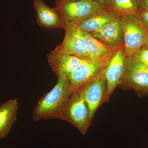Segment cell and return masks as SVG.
I'll use <instances>...</instances> for the list:
<instances>
[{
	"mask_svg": "<svg viewBox=\"0 0 148 148\" xmlns=\"http://www.w3.org/2000/svg\"><path fill=\"white\" fill-rule=\"evenodd\" d=\"M54 87L37 103L32 112L34 121L58 119L75 91L68 77L59 76Z\"/></svg>",
	"mask_w": 148,
	"mask_h": 148,
	"instance_id": "6da1fadb",
	"label": "cell"
},
{
	"mask_svg": "<svg viewBox=\"0 0 148 148\" xmlns=\"http://www.w3.org/2000/svg\"><path fill=\"white\" fill-rule=\"evenodd\" d=\"M58 119L70 123L85 135L92 121L82 87L74 91Z\"/></svg>",
	"mask_w": 148,
	"mask_h": 148,
	"instance_id": "7a4b0ae2",
	"label": "cell"
},
{
	"mask_svg": "<svg viewBox=\"0 0 148 148\" xmlns=\"http://www.w3.org/2000/svg\"><path fill=\"white\" fill-rule=\"evenodd\" d=\"M119 86L134 90L139 96L148 95V66L139 60L136 54L126 57Z\"/></svg>",
	"mask_w": 148,
	"mask_h": 148,
	"instance_id": "3957f363",
	"label": "cell"
},
{
	"mask_svg": "<svg viewBox=\"0 0 148 148\" xmlns=\"http://www.w3.org/2000/svg\"><path fill=\"white\" fill-rule=\"evenodd\" d=\"M122 27L126 57L138 52L145 45L148 30L135 15L121 14Z\"/></svg>",
	"mask_w": 148,
	"mask_h": 148,
	"instance_id": "277c9868",
	"label": "cell"
},
{
	"mask_svg": "<svg viewBox=\"0 0 148 148\" xmlns=\"http://www.w3.org/2000/svg\"><path fill=\"white\" fill-rule=\"evenodd\" d=\"M55 8L61 15L64 25L68 23L78 25L102 9L100 5L93 0L71 2L57 0Z\"/></svg>",
	"mask_w": 148,
	"mask_h": 148,
	"instance_id": "5b68a950",
	"label": "cell"
},
{
	"mask_svg": "<svg viewBox=\"0 0 148 148\" xmlns=\"http://www.w3.org/2000/svg\"><path fill=\"white\" fill-rule=\"evenodd\" d=\"M64 29L65 30L64 39L53 51L84 59L89 58L85 48L81 29L77 25L73 23L65 24Z\"/></svg>",
	"mask_w": 148,
	"mask_h": 148,
	"instance_id": "8992f818",
	"label": "cell"
},
{
	"mask_svg": "<svg viewBox=\"0 0 148 148\" xmlns=\"http://www.w3.org/2000/svg\"><path fill=\"white\" fill-rule=\"evenodd\" d=\"M109 61L86 59L68 77L75 90L83 87L90 82L106 68Z\"/></svg>",
	"mask_w": 148,
	"mask_h": 148,
	"instance_id": "52a82bcc",
	"label": "cell"
},
{
	"mask_svg": "<svg viewBox=\"0 0 148 148\" xmlns=\"http://www.w3.org/2000/svg\"><path fill=\"white\" fill-rule=\"evenodd\" d=\"M105 69L94 79L82 87L92 120L99 107L106 103L108 86Z\"/></svg>",
	"mask_w": 148,
	"mask_h": 148,
	"instance_id": "ba28073f",
	"label": "cell"
},
{
	"mask_svg": "<svg viewBox=\"0 0 148 148\" xmlns=\"http://www.w3.org/2000/svg\"><path fill=\"white\" fill-rule=\"evenodd\" d=\"M126 58L124 47L116 51L106 66L105 70L108 86L106 103L109 102L114 91L119 84L124 71Z\"/></svg>",
	"mask_w": 148,
	"mask_h": 148,
	"instance_id": "9c48e42d",
	"label": "cell"
},
{
	"mask_svg": "<svg viewBox=\"0 0 148 148\" xmlns=\"http://www.w3.org/2000/svg\"><path fill=\"white\" fill-rule=\"evenodd\" d=\"M95 38L107 46L119 50L124 47L121 25V14L116 19L108 23L96 32L90 33Z\"/></svg>",
	"mask_w": 148,
	"mask_h": 148,
	"instance_id": "30bf717a",
	"label": "cell"
},
{
	"mask_svg": "<svg viewBox=\"0 0 148 148\" xmlns=\"http://www.w3.org/2000/svg\"><path fill=\"white\" fill-rule=\"evenodd\" d=\"M86 59L74 56L56 53L53 51L47 56L49 65L57 77H69Z\"/></svg>",
	"mask_w": 148,
	"mask_h": 148,
	"instance_id": "8fae6325",
	"label": "cell"
},
{
	"mask_svg": "<svg viewBox=\"0 0 148 148\" xmlns=\"http://www.w3.org/2000/svg\"><path fill=\"white\" fill-rule=\"evenodd\" d=\"M33 2L37 22L40 27L49 29H64L63 19L55 8H51L43 0H33Z\"/></svg>",
	"mask_w": 148,
	"mask_h": 148,
	"instance_id": "7c38bea8",
	"label": "cell"
},
{
	"mask_svg": "<svg viewBox=\"0 0 148 148\" xmlns=\"http://www.w3.org/2000/svg\"><path fill=\"white\" fill-rule=\"evenodd\" d=\"M82 31L84 40L85 48L90 59L109 61L118 50L107 46L102 42L92 36L90 33L82 30Z\"/></svg>",
	"mask_w": 148,
	"mask_h": 148,
	"instance_id": "4fadbf2b",
	"label": "cell"
},
{
	"mask_svg": "<svg viewBox=\"0 0 148 148\" xmlns=\"http://www.w3.org/2000/svg\"><path fill=\"white\" fill-rule=\"evenodd\" d=\"M18 103L16 98L10 99L0 106V140L5 138L17 119Z\"/></svg>",
	"mask_w": 148,
	"mask_h": 148,
	"instance_id": "5bb4252c",
	"label": "cell"
},
{
	"mask_svg": "<svg viewBox=\"0 0 148 148\" xmlns=\"http://www.w3.org/2000/svg\"><path fill=\"white\" fill-rule=\"evenodd\" d=\"M120 14L110 9H102L82 21L78 26L82 30L90 34L98 31L106 24L116 19Z\"/></svg>",
	"mask_w": 148,
	"mask_h": 148,
	"instance_id": "9a60e30c",
	"label": "cell"
},
{
	"mask_svg": "<svg viewBox=\"0 0 148 148\" xmlns=\"http://www.w3.org/2000/svg\"><path fill=\"white\" fill-rule=\"evenodd\" d=\"M110 9L121 14L135 15L138 12V4L134 0H111Z\"/></svg>",
	"mask_w": 148,
	"mask_h": 148,
	"instance_id": "2e32d148",
	"label": "cell"
},
{
	"mask_svg": "<svg viewBox=\"0 0 148 148\" xmlns=\"http://www.w3.org/2000/svg\"><path fill=\"white\" fill-rule=\"evenodd\" d=\"M139 60L143 64L148 66V49L145 46H143L135 53Z\"/></svg>",
	"mask_w": 148,
	"mask_h": 148,
	"instance_id": "e0dca14e",
	"label": "cell"
},
{
	"mask_svg": "<svg viewBox=\"0 0 148 148\" xmlns=\"http://www.w3.org/2000/svg\"><path fill=\"white\" fill-rule=\"evenodd\" d=\"M137 15L143 26L148 30V11H139Z\"/></svg>",
	"mask_w": 148,
	"mask_h": 148,
	"instance_id": "ac0fdd59",
	"label": "cell"
},
{
	"mask_svg": "<svg viewBox=\"0 0 148 148\" xmlns=\"http://www.w3.org/2000/svg\"><path fill=\"white\" fill-rule=\"evenodd\" d=\"M98 3L102 9H110L111 0H93Z\"/></svg>",
	"mask_w": 148,
	"mask_h": 148,
	"instance_id": "d6986e66",
	"label": "cell"
},
{
	"mask_svg": "<svg viewBox=\"0 0 148 148\" xmlns=\"http://www.w3.org/2000/svg\"><path fill=\"white\" fill-rule=\"evenodd\" d=\"M148 11V0H142L138 4L139 11Z\"/></svg>",
	"mask_w": 148,
	"mask_h": 148,
	"instance_id": "ffe728a7",
	"label": "cell"
},
{
	"mask_svg": "<svg viewBox=\"0 0 148 148\" xmlns=\"http://www.w3.org/2000/svg\"><path fill=\"white\" fill-rule=\"evenodd\" d=\"M63 1H91V0H63Z\"/></svg>",
	"mask_w": 148,
	"mask_h": 148,
	"instance_id": "44dd1931",
	"label": "cell"
},
{
	"mask_svg": "<svg viewBox=\"0 0 148 148\" xmlns=\"http://www.w3.org/2000/svg\"><path fill=\"white\" fill-rule=\"evenodd\" d=\"M148 46V32L147 35V39H146L145 43L144 46Z\"/></svg>",
	"mask_w": 148,
	"mask_h": 148,
	"instance_id": "7402d4cb",
	"label": "cell"
},
{
	"mask_svg": "<svg viewBox=\"0 0 148 148\" xmlns=\"http://www.w3.org/2000/svg\"><path fill=\"white\" fill-rule=\"evenodd\" d=\"M134 1H135L136 3H138V4H139V3L142 1V0H134Z\"/></svg>",
	"mask_w": 148,
	"mask_h": 148,
	"instance_id": "603a6c76",
	"label": "cell"
},
{
	"mask_svg": "<svg viewBox=\"0 0 148 148\" xmlns=\"http://www.w3.org/2000/svg\"><path fill=\"white\" fill-rule=\"evenodd\" d=\"M145 47H147V48L148 49V46H145Z\"/></svg>",
	"mask_w": 148,
	"mask_h": 148,
	"instance_id": "cb8c5ba5",
	"label": "cell"
}]
</instances>
